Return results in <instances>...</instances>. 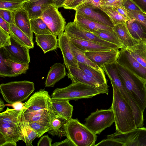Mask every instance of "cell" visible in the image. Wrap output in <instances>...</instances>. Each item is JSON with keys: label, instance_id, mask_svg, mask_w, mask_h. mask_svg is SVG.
Segmentation results:
<instances>
[{"label": "cell", "instance_id": "277c9868", "mask_svg": "<svg viewBox=\"0 0 146 146\" xmlns=\"http://www.w3.org/2000/svg\"><path fill=\"white\" fill-rule=\"evenodd\" d=\"M66 137L74 146H94L97 136L77 119H71L65 125Z\"/></svg>", "mask_w": 146, "mask_h": 146}, {"label": "cell", "instance_id": "52a82bcc", "mask_svg": "<svg viewBox=\"0 0 146 146\" xmlns=\"http://www.w3.org/2000/svg\"><path fill=\"white\" fill-rule=\"evenodd\" d=\"M85 126L95 134H100L114 122L113 111L108 109L97 110L92 113L85 119Z\"/></svg>", "mask_w": 146, "mask_h": 146}, {"label": "cell", "instance_id": "f546056e", "mask_svg": "<svg viewBox=\"0 0 146 146\" xmlns=\"http://www.w3.org/2000/svg\"><path fill=\"white\" fill-rule=\"evenodd\" d=\"M126 49L134 58L146 68V48L143 42H140L133 46L127 47Z\"/></svg>", "mask_w": 146, "mask_h": 146}, {"label": "cell", "instance_id": "484cf974", "mask_svg": "<svg viewBox=\"0 0 146 146\" xmlns=\"http://www.w3.org/2000/svg\"><path fill=\"white\" fill-rule=\"evenodd\" d=\"M112 28L126 48L133 46L139 42L131 36L128 29L126 23L115 25Z\"/></svg>", "mask_w": 146, "mask_h": 146}, {"label": "cell", "instance_id": "83f0119b", "mask_svg": "<svg viewBox=\"0 0 146 146\" xmlns=\"http://www.w3.org/2000/svg\"><path fill=\"white\" fill-rule=\"evenodd\" d=\"M128 31L131 36L139 42L146 39V30L137 21L131 19L126 22Z\"/></svg>", "mask_w": 146, "mask_h": 146}, {"label": "cell", "instance_id": "d590c367", "mask_svg": "<svg viewBox=\"0 0 146 146\" xmlns=\"http://www.w3.org/2000/svg\"><path fill=\"white\" fill-rule=\"evenodd\" d=\"M8 60L11 70L10 77L25 74L29 69V64L20 63Z\"/></svg>", "mask_w": 146, "mask_h": 146}, {"label": "cell", "instance_id": "ffe728a7", "mask_svg": "<svg viewBox=\"0 0 146 146\" xmlns=\"http://www.w3.org/2000/svg\"><path fill=\"white\" fill-rule=\"evenodd\" d=\"M66 74L65 65L60 63H54L50 67L45 82L46 87H53L56 83L64 78Z\"/></svg>", "mask_w": 146, "mask_h": 146}, {"label": "cell", "instance_id": "836d02e7", "mask_svg": "<svg viewBox=\"0 0 146 146\" xmlns=\"http://www.w3.org/2000/svg\"><path fill=\"white\" fill-rule=\"evenodd\" d=\"M31 28L35 34L49 35L52 34L47 25L40 17L30 19Z\"/></svg>", "mask_w": 146, "mask_h": 146}, {"label": "cell", "instance_id": "44dd1931", "mask_svg": "<svg viewBox=\"0 0 146 146\" xmlns=\"http://www.w3.org/2000/svg\"><path fill=\"white\" fill-rule=\"evenodd\" d=\"M22 113L25 121L26 123L35 121H43L52 123L53 119L58 116L54 111L47 110Z\"/></svg>", "mask_w": 146, "mask_h": 146}, {"label": "cell", "instance_id": "ee69618b", "mask_svg": "<svg viewBox=\"0 0 146 146\" xmlns=\"http://www.w3.org/2000/svg\"><path fill=\"white\" fill-rule=\"evenodd\" d=\"M126 0H101V6L105 7H115L117 6H123Z\"/></svg>", "mask_w": 146, "mask_h": 146}, {"label": "cell", "instance_id": "6f0895ef", "mask_svg": "<svg viewBox=\"0 0 146 146\" xmlns=\"http://www.w3.org/2000/svg\"><path fill=\"white\" fill-rule=\"evenodd\" d=\"M74 0H65L63 7L65 9Z\"/></svg>", "mask_w": 146, "mask_h": 146}, {"label": "cell", "instance_id": "3957f363", "mask_svg": "<svg viewBox=\"0 0 146 146\" xmlns=\"http://www.w3.org/2000/svg\"><path fill=\"white\" fill-rule=\"evenodd\" d=\"M0 89L4 100L12 104L26 100L33 92L35 88L33 82L23 80L1 84Z\"/></svg>", "mask_w": 146, "mask_h": 146}, {"label": "cell", "instance_id": "680465c9", "mask_svg": "<svg viewBox=\"0 0 146 146\" xmlns=\"http://www.w3.org/2000/svg\"><path fill=\"white\" fill-rule=\"evenodd\" d=\"M5 107V105L4 102L2 100L1 98L0 100V111H2L3 108Z\"/></svg>", "mask_w": 146, "mask_h": 146}, {"label": "cell", "instance_id": "9f6ffc18", "mask_svg": "<svg viewBox=\"0 0 146 146\" xmlns=\"http://www.w3.org/2000/svg\"><path fill=\"white\" fill-rule=\"evenodd\" d=\"M54 5L58 8L63 7L65 0H53Z\"/></svg>", "mask_w": 146, "mask_h": 146}, {"label": "cell", "instance_id": "f1b7e54d", "mask_svg": "<svg viewBox=\"0 0 146 146\" xmlns=\"http://www.w3.org/2000/svg\"><path fill=\"white\" fill-rule=\"evenodd\" d=\"M78 68L88 75L97 81L101 85L108 88V81L105 74V72H100L85 64L78 62Z\"/></svg>", "mask_w": 146, "mask_h": 146}, {"label": "cell", "instance_id": "6125c7cd", "mask_svg": "<svg viewBox=\"0 0 146 146\" xmlns=\"http://www.w3.org/2000/svg\"><path fill=\"white\" fill-rule=\"evenodd\" d=\"M30 0H28L27 1H30Z\"/></svg>", "mask_w": 146, "mask_h": 146}, {"label": "cell", "instance_id": "ac0fdd59", "mask_svg": "<svg viewBox=\"0 0 146 146\" xmlns=\"http://www.w3.org/2000/svg\"><path fill=\"white\" fill-rule=\"evenodd\" d=\"M14 24L33 42V32L30 19L27 11L23 7L13 12Z\"/></svg>", "mask_w": 146, "mask_h": 146}, {"label": "cell", "instance_id": "603a6c76", "mask_svg": "<svg viewBox=\"0 0 146 146\" xmlns=\"http://www.w3.org/2000/svg\"><path fill=\"white\" fill-rule=\"evenodd\" d=\"M35 35V42L37 45L42 50L44 53L54 50L58 48L57 36L53 34Z\"/></svg>", "mask_w": 146, "mask_h": 146}, {"label": "cell", "instance_id": "6da1fadb", "mask_svg": "<svg viewBox=\"0 0 146 146\" xmlns=\"http://www.w3.org/2000/svg\"><path fill=\"white\" fill-rule=\"evenodd\" d=\"M113 90L111 107L114 115L116 131L125 133L136 128L133 111L113 82L110 81Z\"/></svg>", "mask_w": 146, "mask_h": 146}, {"label": "cell", "instance_id": "4fadbf2b", "mask_svg": "<svg viewBox=\"0 0 146 146\" xmlns=\"http://www.w3.org/2000/svg\"><path fill=\"white\" fill-rule=\"evenodd\" d=\"M11 44L1 48L8 59L16 62L29 64L30 62L29 49L21 45L11 38Z\"/></svg>", "mask_w": 146, "mask_h": 146}, {"label": "cell", "instance_id": "30bf717a", "mask_svg": "<svg viewBox=\"0 0 146 146\" xmlns=\"http://www.w3.org/2000/svg\"><path fill=\"white\" fill-rule=\"evenodd\" d=\"M55 5L49 6L39 17L45 23L53 35L58 36L64 31L66 22Z\"/></svg>", "mask_w": 146, "mask_h": 146}, {"label": "cell", "instance_id": "4dcf8cb0", "mask_svg": "<svg viewBox=\"0 0 146 146\" xmlns=\"http://www.w3.org/2000/svg\"><path fill=\"white\" fill-rule=\"evenodd\" d=\"M103 40L115 44L120 48H126V47L113 31L100 30L91 32Z\"/></svg>", "mask_w": 146, "mask_h": 146}, {"label": "cell", "instance_id": "2e32d148", "mask_svg": "<svg viewBox=\"0 0 146 146\" xmlns=\"http://www.w3.org/2000/svg\"><path fill=\"white\" fill-rule=\"evenodd\" d=\"M58 45L62 52L64 64L68 70L70 66L78 67V62L72 50L68 36L64 33L58 36Z\"/></svg>", "mask_w": 146, "mask_h": 146}, {"label": "cell", "instance_id": "f5cc1de1", "mask_svg": "<svg viewBox=\"0 0 146 146\" xmlns=\"http://www.w3.org/2000/svg\"><path fill=\"white\" fill-rule=\"evenodd\" d=\"M0 27L10 34V24L0 17Z\"/></svg>", "mask_w": 146, "mask_h": 146}, {"label": "cell", "instance_id": "db71d44e", "mask_svg": "<svg viewBox=\"0 0 146 146\" xmlns=\"http://www.w3.org/2000/svg\"><path fill=\"white\" fill-rule=\"evenodd\" d=\"M83 0H74L66 8V9H72L75 10L76 7Z\"/></svg>", "mask_w": 146, "mask_h": 146}, {"label": "cell", "instance_id": "7a4b0ae2", "mask_svg": "<svg viewBox=\"0 0 146 146\" xmlns=\"http://www.w3.org/2000/svg\"><path fill=\"white\" fill-rule=\"evenodd\" d=\"M117 64L118 74L123 85L143 112L146 108V84L125 68Z\"/></svg>", "mask_w": 146, "mask_h": 146}, {"label": "cell", "instance_id": "7402d4cb", "mask_svg": "<svg viewBox=\"0 0 146 146\" xmlns=\"http://www.w3.org/2000/svg\"><path fill=\"white\" fill-rule=\"evenodd\" d=\"M74 21L83 29L90 32L100 30H113V27L90 19L76 11Z\"/></svg>", "mask_w": 146, "mask_h": 146}, {"label": "cell", "instance_id": "be15d7a7", "mask_svg": "<svg viewBox=\"0 0 146 146\" xmlns=\"http://www.w3.org/2000/svg\"><path fill=\"white\" fill-rule=\"evenodd\" d=\"M145 47H146V45H145Z\"/></svg>", "mask_w": 146, "mask_h": 146}, {"label": "cell", "instance_id": "7dc6e473", "mask_svg": "<svg viewBox=\"0 0 146 146\" xmlns=\"http://www.w3.org/2000/svg\"><path fill=\"white\" fill-rule=\"evenodd\" d=\"M122 146L119 143L111 139L107 138L101 141L94 146Z\"/></svg>", "mask_w": 146, "mask_h": 146}, {"label": "cell", "instance_id": "681fc988", "mask_svg": "<svg viewBox=\"0 0 146 146\" xmlns=\"http://www.w3.org/2000/svg\"><path fill=\"white\" fill-rule=\"evenodd\" d=\"M131 1L146 14V0H131Z\"/></svg>", "mask_w": 146, "mask_h": 146}, {"label": "cell", "instance_id": "74e56055", "mask_svg": "<svg viewBox=\"0 0 146 146\" xmlns=\"http://www.w3.org/2000/svg\"><path fill=\"white\" fill-rule=\"evenodd\" d=\"M0 76L2 77H10L11 70L9 60L5 56L0 48Z\"/></svg>", "mask_w": 146, "mask_h": 146}, {"label": "cell", "instance_id": "60d3db41", "mask_svg": "<svg viewBox=\"0 0 146 146\" xmlns=\"http://www.w3.org/2000/svg\"><path fill=\"white\" fill-rule=\"evenodd\" d=\"M127 11L130 19H135L139 22L146 30V14L139 13L127 10Z\"/></svg>", "mask_w": 146, "mask_h": 146}, {"label": "cell", "instance_id": "d4e9b609", "mask_svg": "<svg viewBox=\"0 0 146 146\" xmlns=\"http://www.w3.org/2000/svg\"><path fill=\"white\" fill-rule=\"evenodd\" d=\"M70 40L80 50L85 53L97 50L113 51L117 49L90 41L72 37H69Z\"/></svg>", "mask_w": 146, "mask_h": 146}, {"label": "cell", "instance_id": "9c48e42d", "mask_svg": "<svg viewBox=\"0 0 146 146\" xmlns=\"http://www.w3.org/2000/svg\"><path fill=\"white\" fill-rule=\"evenodd\" d=\"M64 33L68 37L93 42L114 49L120 48L117 45L106 41L94 34L83 29L74 21L67 24Z\"/></svg>", "mask_w": 146, "mask_h": 146}, {"label": "cell", "instance_id": "11a10c76", "mask_svg": "<svg viewBox=\"0 0 146 146\" xmlns=\"http://www.w3.org/2000/svg\"><path fill=\"white\" fill-rule=\"evenodd\" d=\"M14 109L17 110H20L24 108L25 103H23L21 102H17L12 104H11Z\"/></svg>", "mask_w": 146, "mask_h": 146}, {"label": "cell", "instance_id": "8992f818", "mask_svg": "<svg viewBox=\"0 0 146 146\" xmlns=\"http://www.w3.org/2000/svg\"><path fill=\"white\" fill-rule=\"evenodd\" d=\"M25 129L22 113L19 123H0V146H16L19 141L24 142Z\"/></svg>", "mask_w": 146, "mask_h": 146}, {"label": "cell", "instance_id": "f907efd6", "mask_svg": "<svg viewBox=\"0 0 146 146\" xmlns=\"http://www.w3.org/2000/svg\"><path fill=\"white\" fill-rule=\"evenodd\" d=\"M52 146H74V145L68 138L63 141L59 142H56L52 144Z\"/></svg>", "mask_w": 146, "mask_h": 146}, {"label": "cell", "instance_id": "cb8c5ba5", "mask_svg": "<svg viewBox=\"0 0 146 146\" xmlns=\"http://www.w3.org/2000/svg\"><path fill=\"white\" fill-rule=\"evenodd\" d=\"M51 99L53 108L57 115L68 120L72 119L73 106L69 101Z\"/></svg>", "mask_w": 146, "mask_h": 146}, {"label": "cell", "instance_id": "ab89813d", "mask_svg": "<svg viewBox=\"0 0 146 146\" xmlns=\"http://www.w3.org/2000/svg\"><path fill=\"white\" fill-rule=\"evenodd\" d=\"M22 115L25 129L24 142L27 146H33L32 144L33 141L36 138H38V135L35 131L25 123L23 113Z\"/></svg>", "mask_w": 146, "mask_h": 146}, {"label": "cell", "instance_id": "5bb4252c", "mask_svg": "<svg viewBox=\"0 0 146 146\" xmlns=\"http://www.w3.org/2000/svg\"><path fill=\"white\" fill-rule=\"evenodd\" d=\"M67 76L72 82H80L93 87L98 90L101 94L108 95V88L100 84L97 81L90 76L78 67L70 66H69Z\"/></svg>", "mask_w": 146, "mask_h": 146}, {"label": "cell", "instance_id": "9a60e30c", "mask_svg": "<svg viewBox=\"0 0 146 146\" xmlns=\"http://www.w3.org/2000/svg\"><path fill=\"white\" fill-rule=\"evenodd\" d=\"M119 51L97 50L88 51L85 54L92 62L102 68L104 65L117 62Z\"/></svg>", "mask_w": 146, "mask_h": 146}, {"label": "cell", "instance_id": "816d5d0a", "mask_svg": "<svg viewBox=\"0 0 146 146\" xmlns=\"http://www.w3.org/2000/svg\"><path fill=\"white\" fill-rule=\"evenodd\" d=\"M115 8L117 11L127 21L130 19L127 13V10L121 6H117Z\"/></svg>", "mask_w": 146, "mask_h": 146}, {"label": "cell", "instance_id": "ba28073f", "mask_svg": "<svg viewBox=\"0 0 146 146\" xmlns=\"http://www.w3.org/2000/svg\"><path fill=\"white\" fill-rule=\"evenodd\" d=\"M107 137L117 141L122 146H146V128L137 127L125 133L116 131Z\"/></svg>", "mask_w": 146, "mask_h": 146}, {"label": "cell", "instance_id": "91938a15", "mask_svg": "<svg viewBox=\"0 0 146 146\" xmlns=\"http://www.w3.org/2000/svg\"><path fill=\"white\" fill-rule=\"evenodd\" d=\"M0 0L15 1H21L26 2L28 0Z\"/></svg>", "mask_w": 146, "mask_h": 146}, {"label": "cell", "instance_id": "d6986e66", "mask_svg": "<svg viewBox=\"0 0 146 146\" xmlns=\"http://www.w3.org/2000/svg\"><path fill=\"white\" fill-rule=\"evenodd\" d=\"M52 5H54L53 0H31L25 2L23 7L31 19L39 17L44 10Z\"/></svg>", "mask_w": 146, "mask_h": 146}, {"label": "cell", "instance_id": "f35d334b", "mask_svg": "<svg viewBox=\"0 0 146 146\" xmlns=\"http://www.w3.org/2000/svg\"><path fill=\"white\" fill-rule=\"evenodd\" d=\"M25 2L15 1L0 0V9L14 12L22 8Z\"/></svg>", "mask_w": 146, "mask_h": 146}, {"label": "cell", "instance_id": "7bdbcfd3", "mask_svg": "<svg viewBox=\"0 0 146 146\" xmlns=\"http://www.w3.org/2000/svg\"><path fill=\"white\" fill-rule=\"evenodd\" d=\"M101 0H83L76 7L75 10L79 8L88 7L95 8L101 9Z\"/></svg>", "mask_w": 146, "mask_h": 146}, {"label": "cell", "instance_id": "8d00e7d4", "mask_svg": "<svg viewBox=\"0 0 146 146\" xmlns=\"http://www.w3.org/2000/svg\"><path fill=\"white\" fill-rule=\"evenodd\" d=\"M25 122L27 125L37 133L38 138L46 132H47L50 127L52 123L43 121H35L30 123H26L25 121Z\"/></svg>", "mask_w": 146, "mask_h": 146}, {"label": "cell", "instance_id": "d6a6232c", "mask_svg": "<svg viewBox=\"0 0 146 146\" xmlns=\"http://www.w3.org/2000/svg\"><path fill=\"white\" fill-rule=\"evenodd\" d=\"M70 44L72 52L78 62L90 66L98 71H104L102 68L91 62L85 55V53L78 48L70 40Z\"/></svg>", "mask_w": 146, "mask_h": 146}, {"label": "cell", "instance_id": "1f68e13d", "mask_svg": "<svg viewBox=\"0 0 146 146\" xmlns=\"http://www.w3.org/2000/svg\"><path fill=\"white\" fill-rule=\"evenodd\" d=\"M68 120L58 116L52 121L47 132L53 136L66 137L65 125Z\"/></svg>", "mask_w": 146, "mask_h": 146}, {"label": "cell", "instance_id": "f6af8a7d", "mask_svg": "<svg viewBox=\"0 0 146 146\" xmlns=\"http://www.w3.org/2000/svg\"><path fill=\"white\" fill-rule=\"evenodd\" d=\"M0 17L9 24H14L13 12L3 9H0Z\"/></svg>", "mask_w": 146, "mask_h": 146}, {"label": "cell", "instance_id": "b9f144b4", "mask_svg": "<svg viewBox=\"0 0 146 146\" xmlns=\"http://www.w3.org/2000/svg\"><path fill=\"white\" fill-rule=\"evenodd\" d=\"M10 34L0 27V48L11 45Z\"/></svg>", "mask_w": 146, "mask_h": 146}, {"label": "cell", "instance_id": "94428289", "mask_svg": "<svg viewBox=\"0 0 146 146\" xmlns=\"http://www.w3.org/2000/svg\"><path fill=\"white\" fill-rule=\"evenodd\" d=\"M143 42L145 45H146V39Z\"/></svg>", "mask_w": 146, "mask_h": 146}, {"label": "cell", "instance_id": "4316f807", "mask_svg": "<svg viewBox=\"0 0 146 146\" xmlns=\"http://www.w3.org/2000/svg\"><path fill=\"white\" fill-rule=\"evenodd\" d=\"M10 35L16 41L29 49L34 47V42L27 36L14 24H10Z\"/></svg>", "mask_w": 146, "mask_h": 146}, {"label": "cell", "instance_id": "e575fe53", "mask_svg": "<svg viewBox=\"0 0 146 146\" xmlns=\"http://www.w3.org/2000/svg\"><path fill=\"white\" fill-rule=\"evenodd\" d=\"M100 9L109 17L114 25L119 24L125 23L127 21L114 7L101 6Z\"/></svg>", "mask_w": 146, "mask_h": 146}, {"label": "cell", "instance_id": "c3c4849f", "mask_svg": "<svg viewBox=\"0 0 146 146\" xmlns=\"http://www.w3.org/2000/svg\"><path fill=\"white\" fill-rule=\"evenodd\" d=\"M52 140L48 135L41 137L37 144V146H52Z\"/></svg>", "mask_w": 146, "mask_h": 146}, {"label": "cell", "instance_id": "bcb514c9", "mask_svg": "<svg viewBox=\"0 0 146 146\" xmlns=\"http://www.w3.org/2000/svg\"><path fill=\"white\" fill-rule=\"evenodd\" d=\"M123 6L127 10L142 14H145L131 0H126L123 3Z\"/></svg>", "mask_w": 146, "mask_h": 146}, {"label": "cell", "instance_id": "5b68a950", "mask_svg": "<svg viewBox=\"0 0 146 146\" xmlns=\"http://www.w3.org/2000/svg\"><path fill=\"white\" fill-rule=\"evenodd\" d=\"M101 94L96 89L80 82H72L68 86L56 88L51 96L52 99L70 101L92 98Z\"/></svg>", "mask_w": 146, "mask_h": 146}, {"label": "cell", "instance_id": "e0dca14e", "mask_svg": "<svg viewBox=\"0 0 146 146\" xmlns=\"http://www.w3.org/2000/svg\"><path fill=\"white\" fill-rule=\"evenodd\" d=\"M76 11L84 17L102 24L113 27L114 26L109 17L100 9L84 7Z\"/></svg>", "mask_w": 146, "mask_h": 146}, {"label": "cell", "instance_id": "8fae6325", "mask_svg": "<svg viewBox=\"0 0 146 146\" xmlns=\"http://www.w3.org/2000/svg\"><path fill=\"white\" fill-rule=\"evenodd\" d=\"M52 102L51 98L48 92L40 89L25 103L23 113H31L44 110L54 111Z\"/></svg>", "mask_w": 146, "mask_h": 146}, {"label": "cell", "instance_id": "7c38bea8", "mask_svg": "<svg viewBox=\"0 0 146 146\" xmlns=\"http://www.w3.org/2000/svg\"><path fill=\"white\" fill-rule=\"evenodd\" d=\"M116 62L140 78L146 84V68L134 58L126 48H121Z\"/></svg>", "mask_w": 146, "mask_h": 146}]
</instances>
